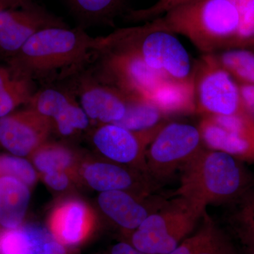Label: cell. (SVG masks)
Masks as SVG:
<instances>
[{
	"instance_id": "obj_1",
	"label": "cell",
	"mask_w": 254,
	"mask_h": 254,
	"mask_svg": "<svg viewBox=\"0 0 254 254\" xmlns=\"http://www.w3.org/2000/svg\"><path fill=\"white\" fill-rule=\"evenodd\" d=\"M107 43V38H93L78 28H47L9 58V66L31 81L50 79L81 67L97 52L105 50Z\"/></svg>"
},
{
	"instance_id": "obj_2",
	"label": "cell",
	"mask_w": 254,
	"mask_h": 254,
	"mask_svg": "<svg viewBox=\"0 0 254 254\" xmlns=\"http://www.w3.org/2000/svg\"><path fill=\"white\" fill-rule=\"evenodd\" d=\"M254 187V175L245 162L218 150H200L182 169L173 197H182L206 208L229 205Z\"/></svg>"
},
{
	"instance_id": "obj_3",
	"label": "cell",
	"mask_w": 254,
	"mask_h": 254,
	"mask_svg": "<svg viewBox=\"0 0 254 254\" xmlns=\"http://www.w3.org/2000/svg\"><path fill=\"white\" fill-rule=\"evenodd\" d=\"M164 14L155 27L186 37L205 54L236 48L240 15L231 0H193Z\"/></svg>"
},
{
	"instance_id": "obj_4",
	"label": "cell",
	"mask_w": 254,
	"mask_h": 254,
	"mask_svg": "<svg viewBox=\"0 0 254 254\" xmlns=\"http://www.w3.org/2000/svg\"><path fill=\"white\" fill-rule=\"evenodd\" d=\"M150 214L131 237L134 248L145 254H169L193 231L205 209L182 197H173Z\"/></svg>"
},
{
	"instance_id": "obj_5",
	"label": "cell",
	"mask_w": 254,
	"mask_h": 254,
	"mask_svg": "<svg viewBox=\"0 0 254 254\" xmlns=\"http://www.w3.org/2000/svg\"><path fill=\"white\" fill-rule=\"evenodd\" d=\"M108 47L136 52L150 67L169 78L188 79L193 76L190 56L174 33L150 23L141 27L123 30L108 37Z\"/></svg>"
},
{
	"instance_id": "obj_6",
	"label": "cell",
	"mask_w": 254,
	"mask_h": 254,
	"mask_svg": "<svg viewBox=\"0 0 254 254\" xmlns=\"http://www.w3.org/2000/svg\"><path fill=\"white\" fill-rule=\"evenodd\" d=\"M198 127L185 123L164 125L145 155L147 173L155 185L169 180L203 149Z\"/></svg>"
},
{
	"instance_id": "obj_7",
	"label": "cell",
	"mask_w": 254,
	"mask_h": 254,
	"mask_svg": "<svg viewBox=\"0 0 254 254\" xmlns=\"http://www.w3.org/2000/svg\"><path fill=\"white\" fill-rule=\"evenodd\" d=\"M196 112L203 116H229L247 109L240 84L218 63L205 54L193 71Z\"/></svg>"
},
{
	"instance_id": "obj_8",
	"label": "cell",
	"mask_w": 254,
	"mask_h": 254,
	"mask_svg": "<svg viewBox=\"0 0 254 254\" xmlns=\"http://www.w3.org/2000/svg\"><path fill=\"white\" fill-rule=\"evenodd\" d=\"M106 49L113 51L105 60V73L115 84V88L125 94L148 100L169 78L150 67L133 50L120 47H108Z\"/></svg>"
},
{
	"instance_id": "obj_9",
	"label": "cell",
	"mask_w": 254,
	"mask_h": 254,
	"mask_svg": "<svg viewBox=\"0 0 254 254\" xmlns=\"http://www.w3.org/2000/svg\"><path fill=\"white\" fill-rule=\"evenodd\" d=\"M64 26L40 6L29 2L18 7H0V53L8 59L21 49L37 32Z\"/></svg>"
},
{
	"instance_id": "obj_10",
	"label": "cell",
	"mask_w": 254,
	"mask_h": 254,
	"mask_svg": "<svg viewBox=\"0 0 254 254\" xmlns=\"http://www.w3.org/2000/svg\"><path fill=\"white\" fill-rule=\"evenodd\" d=\"M164 125L147 131H132L115 124H107L96 130L93 142L106 158L116 163L136 164L148 175L146 151Z\"/></svg>"
},
{
	"instance_id": "obj_11",
	"label": "cell",
	"mask_w": 254,
	"mask_h": 254,
	"mask_svg": "<svg viewBox=\"0 0 254 254\" xmlns=\"http://www.w3.org/2000/svg\"><path fill=\"white\" fill-rule=\"evenodd\" d=\"M51 126L50 120L31 108L13 112L0 118V145L24 158L44 144Z\"/></svg>"
},
{
	"instance_id": "obj_12",
	"label": "cell",
	"mask_w": 254,
	"mask_h": 254,
	"mask_svg": "<svg viewBox=\"0 0 254 254\" xmlns=\"http://www.w3.org/2000/svg\"><path fill=\"white\" fill-rule=\"evenodd\" d=\"M80 103L87 116L107 125L121 120L127 111V95L115 88L95 82H84Z\"/></svg>"
},
{
	"instance_id": "obj_13",
	"label": "cell",
	"mask_w": 254,
	"mask_h": 254,
	"mask_svg": "<svg viewBox=\"0 0 254 254\" xmlns=\"http://www.w3.org/2000/svg\"><path fill=\"white\" fill-rule=\"evenodd\" d=\"M166 199L147 206L126 190L102 192L98 204L103 213L115 223L127 230H135L150 214L161 208Z\"/></svg>"
},
{
	"instance_id": "obj_14",
	"label": "cell",
	"mask_w": 254,
	"mask_h": 254,
	"mask_svg": "<svg viewBox=\"0 0 254 254\" xmlns=\"http://www.w3.org/2000/svg\"><path fill=\"white\" fill-rule=\"evenodd\" d=\"M148 100L165 115L195 113L196 100L193 73L188 79L168 78L153 92Z\"/></svg>"
},
{
	"instance_id": "obj_15",
	"label": "cell",
	"mask_w": 254,
	"mask_h": 254,
	"mask_svg": "<svg viewBox=\"0 0 254 254\" xmlns=\"http://www.w3.org/2000/svg\"><path fill=\"white\" fill-rule=\"evenodd\" d=\"M90 210L83 202L71 200L55 210L51 227L57 237L67 245H76L89 229L91 218Z\"/></svg>"
},
{
	"instance_id": "obj_16",
	"label": "cell",
	"mask_w": 254,
	"mask_h": 254,
	"mask_svg": "<svg viewBox=\"0 0 254 254\" xmlns=\"http://www.w3.org/2000/svg\"><path fill=\"white\" fill-rule=\"evenodd\" d=\"M28 185L11 177H0V225L4 229L21 226L30 200Z\"/></svg>"
},
{
	"instance_id": "obj_17",
	"label": "cell",
	"mask_w": 254,
	"mask_h": 254,
	"mask_svg": "<svg viewBox=\"0 0 254 254\" xmlns=\"http://www.w3.org/2000/svg\"><path fill=\"white\" fill-rule=\"evenodd\" d=\"M83 177L91 188L98 191L126 190L138 184L134 175L119 165L95 163L87 165Z\"/></svg>"
},
{
	"instance_id": "obj_18",
	"label": "cell",
	"mask_w": 254,
	"mask_h": 254,
	"mask_svg": "<svg viewBox=\"0 0 254 254\" xmlns=\"http://www.w3.org/2000/svg\"><path fill=\"white\" fill-rule=\"evenodd\" d=\"M227 205L229 230L243 248H254V187Z\"/></svg>"
},
{
	"instance_id": "obj_19",
	"label": "cell",
	"mask_w": 254,
	"mask_h": 254,
	"mask_svg": "<svg viewBox=\"0 0 254 254\" xmlns=\"http://www.w3.org/2000/svg\"><path fill=\"white\" fill-rule=\"evenodd\" d=\"M32 81L9 66L0 65V118L13 113L21 105L28 104L34 94Z\"/></svg>"
},
{
	"instance_id": "obj_20",
	"label": "cell",
	"mask_w": 254,
	"mask_h": 254,
	"mask_svg": "<svg viewBox=\"0 0 254 254\" xmlns=\"http://www.w3.org/2000/svg\"><path fill=\"white\" fill-rule=\"evenodd\" d=\"M44 230L36 226L4 229L0 232V254H43Z\"/></svg>"
},
{
	"instance_id": "obj_21",
	"label": "cell",
	"mask_w": 254,
	"mask_h": 254,
	"mask_svg": "<svg viewBox=\"0 0 254 254\" xmlns=\"http://www.w3.org/2000/svg\"><path fill=\"white\" fill-rule=\"evenodd\" d=\"M127 95L126 113L115 125L129 131H143L163 124L161 120L165 115L151 102L141 97Z\"/></svg>"
},
{
	"instance_id": "obj_22",
	"label": "cell",
	"mask_w": 254,
	"mask_h": 254,
	"mask_svg": "<svg viewBox=\"0 0 254 254\" xmlns=\"http://www.w3.org/2000/svg\"><path fill=\"white\" fill-rule=\"evenodd\" d=\"M215 57L224 69L240 85L254 86V52L237 48L227 50Z\"/></svg>"
},
{
	"instance_id": "obj_23",
	"label": "cell",
	"mask_w": 254,
	"mask_h": 254,
	"mask_svg": "<svg viewBox=\"0 0 254 254\" xmlns=\"http://www.w3.org/2000/svg\"><path fill=\"white\" fill-rule=\"evenodd\" d=\"M37 170L43 175L64 171L73 163V155L66 147L58 144H43L32 154Z\"/></svg>"
},
{
	"instance_id": "obj_24",
	"label": "cell",
	"mask_w": 254,
	"mask_h": 254,
	"mask_svg": "<svg viewBox=\"0 0 254 254\" xmlns=\"http://www.w3.org/2000/svg\"><path fill=\"white\" fill-rule=\"evenodd\" d=\"M73 100L72 97L64 92L48 88L34 93L28 105L52 123Z\"/></svg>"
},
{
	"instance_id": "obj_25",
	"label": "cell",
	"mask_w": 254,
	"mask_h": 254,
	"mask_svg": "<svg viewBox=\"0 0 254 254\" xmlns=\"http://www.w3.org/2000/svg\"><path fill=\"white\" fill-rule=\"evenodd\" d=\"M70 6L78 17L85 21H105L113 17L123 0H68Z\"/></svg>"
},
{
	"instance_id": "obj_26",
	"label": "cell",
	"mask_w": 254,
	"mask_h": 254,
	"mask_svg": "<svg viewBox=\"0 0 254 254\" xmlns=\"http://www.w3.org/2000/svg\"><path fill=\"white\" fill-rule=\"evenodd\" d=\"M0 177H11L28 187L34 185L37 175L32 164L23 157L0 154Z\"/></svg>"
},
{
	"instance_id": "obj_27",
	"label": "cell",
	"mask_w": 254,
	"mask_h": 254,
	"mask_svg": "<svg viewBox=\"0 0 254 254\" xmlns=\"http://www.w3.org/2000/svg\"><path fill=\"white\" fill-rule=\"evenodd\" d=\"M52 123L55 124L62 135L69 136L74 132L85 129L89 124V118L81 105L73 100Z\"/></svg>"
},
{
	"instance_id": "obj_28",
	"label": "cell",
	"mask_w": 254,
	"mask_h": 254,
	"mask_svg": "<svg viewBox=\"0 0 254 254\" xmlns=\"http://www.w3.org/2000/svg\"><path fill=\"white\" fill-rule=\"evenodd\" d=\"M240 15L236 48L254 47V0H231Z\"/></svg>"
},
{
	"instance_id": "obj_29",
	"label": "cell",
	"mask_w": 254,
	"mask_h": 254,
	"mask_svg": "<svg viewBox=\"0 0 254 254\" xmlns=\"http://www.w3.org/2000/svg\"><path fill=\"white\" fill-rule=\"evenodd\" d=\"M204 222L198 231L182 241L176 248L169 254H197L209 242L218 229L213 220L206 213H205Z\"/></svg>"
},
{
	"instance_id": "obj_30",
	"label": "cell",
	"mask_w": 254,
	"mask_h": 254,
	"mask_svg": "<svg viewBox=\"0 0 254 254\" xmlns=\"http://www.w3.org/2000/svg\"><path fill=\"white\" fill-rule=\"evenodd\" d=\"M197 254H240L231 240L219 227L213 236Z\"/></svg>"
},
{
	"instance_id": "obj_31",
	"label": "cell",
	"mask_w": 254,
	"mask_h": 254,
	"mask_svg": "<svg viewBox=\"0 0 254 254\" xmlns=\"http://www.w3.org/2000/svg\"><path fill=\"white\" fill-rule=\"evenodd\" d=\"M193 0H159L156 4L147 9L140 10L132 13V16L138 19H148L165 14L170 10L190 2Z\"/></svg>"
},
{
	"instance_id": "obj_32",
	"label": "cell",
	"mask_w": 254,
	"mask_h": 254,
	"mask_svg": "<svg viewBox=\"0 0 254 254\" xmlns=\"http://www.w3.org/2000/svg\"><path fill=\"white\" fill-rule=\"evenodd\" d=\"M44 180L48 186L56 190H65L68 185V177L64 171L46 174L44 175Z\"/></svg>"
},
{
	"instance_id": "obj_33",
	"label": "cell",
	"mask_w": 254,
	"mask_h": 254,
	"mask_svg": "<svg viewBox=\"0 0 254 254\" xmlns=\"http://www.w3.org/2000/svg\"><path fill=\"white\" fill-rule=\"evenodd\" d=\"M240 88L245 107L254 119V86L240 85Z\"/></svg>"
},
{
	"instance_id": "obj_34",
	"label": "cell",
	"mask_w": 254,
	"mask_h": 254,
	"mask_svg": "<svg viewBox=\"0 0 254 254\" xmlns=\"http://www.w3.org/2000/svg\"><path fill=\"white\" fill-rule=\"evenodd\" d=\"M43 254H66L63 246L56 242H47Z\"/></svg>"
},
{
	"instance_id": "obj_35",
	"label": "cell",
	"mask_w": 254,
	"mask_h": 254,
	"mask_svg": "<svg viewBox=\"0 0 254 254\" xmlns=\"http://www.w3.org/2000/svg\"><path fill=\"white\" fill-rule=\"evenodd\" d=\"M29 1V0H0V4L6 8L18 7Z\"/></svg>"
},
{
	"instance_id": "obj_36",
	"label": "cell",
	"mask_w": 254,
	"mask_h": 254,
	"mask_svg": "<svg viewBox=\"0 0 254 254\" xmlns=\"http://www.w3.org/2000/svg\"><path fill=\"white\" fill-rule=\"evenodd\" d=\"M240 254H254V248H243L240 251Z\"/></svg>"
},
{
	"instance_id": "obj_37",
	"label": "cell",
	"mask_w": 254,
	"mask_h": 254,
	"mask_svg": "<svg viewBox=\"0 0 254 254\" xmlns=\"http://www.w3.org/2000/svg\"><path fill=\"white\" fill-rule=\"evenodd\" d=\"M1 6H1V4H0V7H1ZM3 7H4V6H3Z\"/></svg>"
},
{
	"instance_id": "obj_38",
	"label": "cell",
	"mask_w": 254,
	"mask_h": 254,
	"mask_svg": "<svg viewBox=\"0 0 254 254\" xmlns=\"http://www.w3.org/2000/svg\"></svg>"
}]
</instances>
